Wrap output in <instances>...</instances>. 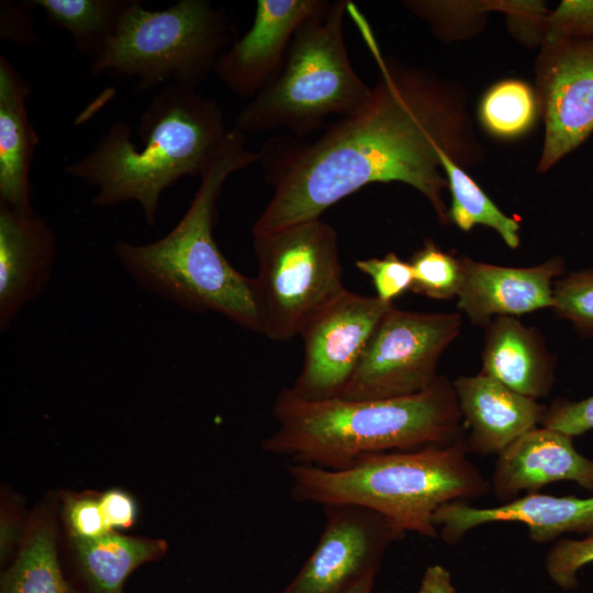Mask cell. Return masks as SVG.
Segmentation results:
<instances>
[{
	"label": "cell",
	"instance_id": "20",
	"mask_svg": "<svg viewBox=\"0 0 593 593\" xmlns=\"http://www.w3.org/2000/svg\"><path fill=\"white\" fill-rule=\"evenodd\" d=\"M482 373L532 399L548 394L555 365L538 333L514 316H497L486 325Z\"/></svg>",
	"mask_w": 593,
	"mask_h": 593
},
{
	"label": "cell",
	"instance_id": "17",
	"mask_svg": "<svg viewBox=\"0 0 593 593\" xmlns=\"http://www.w3.org/2000/svg\"><path fill=\"white\" fill-rule=\"evenodd\" d=\"M560 481L593 491V460L579 454L573 437L548 427L525 433L497 455L490 486L503 503L522 491L537 492Z\"/></svg>",
	"mask_w": 593,
	"mask_h": 593
},
{
	"label": "cell",
	"instance_id": "31",
	"mask_svg": "<svg viewBox=\"0 0 593 593\" xmlns=\"http://www.w3.org/2000/svg\"><path fill=\"white\" fill-rule=\"evenodd\" d=\"M545 24V35L593 40V0H563Z\"/></svg>",
	"mask_w": 593,
	"mask_h": 593
},
{
	"label": "cell",
	"instance_id": "7",
	"mask_svg": "<svg viewBox=\"0 0 593 593\" xmlns=\"http://www.w3.org/2000/svg\"><path fill=\"white\" fill-rule=\"evenodd\" d=\"M228 40V15L210 0H179L164 10L131 0L90 68L94 75L135 79L138 90L160 85L197 90L214 71Z\"/></svg>",
	"mask_w": 593,
	"mask_h": 593
},
{
	"label": "cell",
	"instance_id": "2",
	"mask_svg": "<svg viewBox=\"0 0 593 593\" xmlns=\"http://www.w3.org/2000/svg\"><path fill=\"white\" fill-rule=\"evenodd\" d=\"M222 108L194 89L164 86L143 112L138 137L114 121L93 149L65 171L96 187V208L137 202L149 226H155L163 193L187 176H200L214 163L227 139Z\"/></svg>",
	"mask_w": 593,
	"mask_h": 593
},
{
	"label": "cell",
	"instance_id": "8",
	"mask_svg": "<svg viewBox=\"0 0 593 593\" xmlns=\"http://www.w3.org/2000/svg\"><path fill=\"white\" fill-rule=\"evenodd\" d=\"M264 332L284 342L346 288L336 231L321 219L253 236Z\"/></svg>",
	"mask_w": 593,
	"mask_h": 593
},
{
	"label": "cell",
	"instance_id": "23",
	"mask_svg": "<svg viewBox=\"0 0 593 593\" xmlns=\"http://www.w3.org/2000/svg\"><path fill=\"white\" fill-rule=\"evenodd\" d=\"M0 593H78L61 570L55 529L47 518H36L15 560L1 577Z\"/></svg>",
	"mask_w": 593,
	"mask_h": 593
},
{
	"label": "cell",
	"instance_id": "35",
	"mask_svg": "<svg viewBox=\"0 0 593 593\" xmlns=\"http://www.w3.org/2000/svg\"><path fill=\"white\" fill-rule=\"evenodd\" d=\"M418 593H456L449 571L440 564L429 566L423 574Z\"/></svg>",
	"mask_w": 593,
	"mask_h": 593
},
{
	"label": "cell",
	"instance_id": "32",
	"mask_svg": "<svg viewBox=\"0 0 593 593\" xmlns=\"http://www.w3.org/2000/svg\"><path fill=\"white\" fill-rule=\"evenodd\" d=\"M574 437L593 429V395L581 401L557 400L541 425Z\"/></svg>",
	"mask_w": 593,
	"mask_h": 593
},
{
	"label": "cell",
	"instance_id": "21",
	"mask_svg": "<svg viewBox=\"0 0 593 593\" xmlns=\"http://www.w3.org/2000/svg\"><path fill=\"white\" fill-rule=\"evenodd\" d=\"M74 550L87 593H123L128 575L164 555L166 544L112 530L97 539L74 540Z\"/></svg>",
	"mask_w": 593,
	"mask_h": 593
},
{
	"label": "cell",
	"instance_id": "29",
	"mask_svg": "<svg viewBox=\"0 0 593 593\" xmlns=\"http://www.w3.org/2000/svg\"><path fill=\"white\" fill-rule=\"evenodd\" d=\"M356 267L371 278L376 296L382 302L393 303L394 299L412 289L413 270L410 262L392 251L382 258L357 260Z\"/></svg>",
	"mask_w": 593,
	"mask_h": 593
},
{
	"label": "cell",
	"instance_id": "28",
	"mask_svg": "<svg viewBox=\"0 0 593 593\" xmlns=\"http://www.w3.org/2000/svg\"><path fill=\"white\" fill-rule=\"evenodd\" d=\"M593 562V535L583 539H560L548 551L545 566L549 578L563 590L578 586V571Z\"/></svg>",
	"mask_w": 593,
	"mask_h": 593
},
{
	"label": "cell",
	"instance_id": "4",
	"mask_svg": "<svg viewBox=\"0 0 593 593\" xmlns=\"http://www.w3.org/2000/svg\"><path fill=\"white\" fill-rule=\"evenodd\" d=\"M245 134L231 127L214 163L181 220L161 238L134 244L119 239L113 251L142 289L192 313H217L240 327L262 334L258 286L236 270L219 248L213 228L217 201L227 178L255 163L259 153L246 148Z\"/></svg>",
	"mask_w": 593,
	"mask_h": 593
},
{
	"label": "cell",
	"instance_id": "18",
	"mask_svg": "<svg viewBox=\"0 0 593 593\" xmlns=\"http://www.w3.org/2000/svg\"><path fill=\"white\" fill-rule=\"evenodd\" d=\"M469 434V452L499 455L518 437L541 425L547 407L480 372L454 383Z\"/></svg>",
	"mask_w": 593,
	"mask_h": 593
},
{
	"label": "cell",
	"instance_id": "34",
	"mask_svg": "<svg viewBox=\"0 0 593 593\" xmlns=\"http://www.w3.org/2000/svg\"><path fill=\"white\" fill-rule=\"evenodd\" d=\"M105 523L110 530L128 528L137 516L134 499L123 490L111 489L99 497Z\"/></svg>",
	"mask_w": 593,
	"mask_h": 593
},
{
	"label": "cell",
	"instance_id": "30",
	"mask_svg": "<svg viewBox=\"0 0 593 593\" xmlns=\"http://www.w3.org/2000/svg\"><path fill=\"white\" fill-rule=\"evenodd\" d=\"M65 518L74 540L97 539L112 532L105 523L99 497L68 496L65 501Z\"/></svg>",
	"mask_w": 593,
	"mask_h": 593
},
{
	"label": "cell",
	"instance_id": "14",
	"mask_svg": "<svg viewBox=\"0 0 593 593\" xmlns=\"http://www.w3.org/2000/svg\"><path fill=\"white\" fill-rule=\"evenodd\" d=\"M56 250V234L44 217L0 202L1 332L45 291Z\"/></svg>",
	"mask_w": 593,
	"mask_h": 593
},
{
	"label": "cell",
	"instance_id": "33",
	"mask_svg": "<svg viewBox=\"0 0 593 593\" xmlns=\"http://www.w3.org/2000/svg\"><path fill=\"white\" fill-rule=\"evenodd\" d=\"M0 36L19 46H30L37 42L31 9L24 2L1 1Z\"/></svg>",
	"mask_w": 593,
	"mask_h": 593
},
{
	"label": "cell",
	"instance_id": "6",
	"mask_svg": "<svg viewBox=\"0 0 593 593\" xmlns=\"http://www.w3.org/2000/svg\"><path fill=\"white\" fill-rule=\"evenodd\" d=\"M348 2L328 1L301 24L279 74L240 109L234 127L284 128L303 138L365 102L371 87L354 70L344 38Z\"/></svg>",
	"mask_w": 593,
	"mask_h": 593
},
{
	"label": "cell",
	"instance_id": "24",
	"mask_svg": "<svg viewBox=\"0 0 593 593\" xmlns=\"http://www.w3.org/2000/svg\"><path fill=\"white\" fill-rule=\"evenodd\" d=\"M440 164L451 195L449 222L465 232L475 225H485L495 230L508 247L517 248L521 242L518 221L503 213L447 153L440 154Z\"/></svg>",
	"mask_w": 593,
	"mask_h": 593
},
{
	"label": "cell",
	"instance_id": "11",
	"mask_svg": "<svg viewBox=\"0 0 593 593\" xmlns=\"http://www.w3.org/2000/svg\"><path fill=\"white\" fill-rule=\"evenodd\" d=\"M393 303L345 289L300 333L303 363L291 391L306 401L339 396Z\"/></svg>",
	"mask_w": 593,
	"mask_h": 593
},
{
	"label": "cell",
	"instance_id": "22",
	"mask_svg": "<svg viewBox=\"0 0 593 593\" xmlns=\"http://www.w3.org/2000/svg\"><path fill=\"white\" fill-rule=\"evenodd\" d=\"M131 0H27L48 23L65 30L75 49L91 61L114 35Z\"/></svg>",
	"mask_w": 593,
	"mask_h": 593
},
{
	"label": "cell",
	"instance_id": "13",
	"mask_svg": "<svg viewBox=\"0 0 593 593\" xmlns=\"http://www.w3.org/2000/svg\"><path fill=\"white\" fill-rule=\"evenodd\" d=\"M327 2L258 0L250 29L220 57L217 78L239 98H254L279 74L301 24Z\"/></svg>",
	"mask_w": 593,
	"mask_h": 593
},
{
	"label": "cell",
	"instance_id": "12",
	"mask_svg": "<svg viewBox=\"0 0 593 593\" xmlns=\"http://www.w3.org/2000/svg\"><path fill=\"white\" fill-rule=\"evenodd\" d=\"M316 547L280 593H344L376 578L387 549L404 537L383 515L359 505L323 506Z\"/></svg>",
	"mask_w": 593,
	"mask_h": 593
},
{
	"label": "cell",
	"instance_id": "25",
	"mask_svg": "<svg viewBox=\"0 0 593 593\" xmlns=\"http://www.w3.org/2000/svg\"><path fill=\"white\" fill-rule=\"evenodd\" d=\"M539 114L533 88L517 79L493 85L482 97L479 118L483 127L501 138L518 137L528 132Z\"/></svg>",
	"mask_w": 593,
	"mask_h": 593
},
{
	"label": "cell",
	"instance_id": "10",
	"mask_svg": "<svg viewBox=\"0 0 593 593\" xmlns=\"http://www.w3.org/2000/svg\"><path fill=\"white\" fill-rule=\"evenodd\" d=\"M535 74L545 123L537 171L546 172L593 132V40L545 35Z\"/></svg>",
	"mask_w": 593,
	"mask_h": 593
},
{
	"label": "cell",
	"instance_id": "36",
	"mask_svg": "<svg viewBox=\"0 0 593 593\" xmlns=\"http://www.w3.org/2000/svg\"><path fill=\"white\" fill-rule=\"evenodd\" d=\"M376 578H368L344 593H371Z\"/></svg>",
	"mask_w": 593,
	"mask_h": 593
},
{
	"label": "cell",
	"instance_id": "3",
	"mask_svg": "<svg viewBox=\"0 0 593 593\" xmlns=\"http://www.w3.org/2000/svg\"><path fill=\"white\" fill-rule=\"evenodd\" d=\"M277 428L262 441L291 463L340 470L371 454L446 446L462 438L458 399L445 377L405 396L306 401L290 388L273 402Z\"/></svg>",
	"mask_w": 593,
	"mask_h": 593
},
{
	"label": "cell",
	"instance_id": "15",
	"mask_svg": "<svg viewBox=\"0 0 593 593\" xmlns=\"http://www.w3.org/2000/svg\"><path fill=\"white\" fill-rule=\"evenodd\" d=\"M433 521L438 536L447 544L459 541L478 526L495 522L522 523L534 542L546 544L567 533L593 535V496L581 499L534 492L483 508L455 501L441 505Z\"/></svg>",
	"mask_w": 593,
	"mask_h": 593
},
{
	"label": "cell",
	"instance_id": "27",
	"mask_svg": "<svg viewBox=\"0 0 593 593\" xmlns=\"http://www.w3.org/2000/svg\"><path fill=\"white\" fill-rule=\"evenodd\" d=\"M552 309L579 332L593 333V267L555 280Z\"/></svg>",
	"mask_w": 593,
	"mask_h": 593
},
{
	"label": "cell",
	"instance_id": "16",
	"mask_svg": "<svg viewBox=\"0 0 593 593\" xmlns=\"http://www.w3.org/2000/svg\"><path fill=\"white\" fill-rule=\"evenodd\" d=\"M462 283L458 309L473 324L486 326L497 316H516L553 305V279L564 272L555 257L533 267H504L460 258Z\"/></svg>",
	"mask_w": 593,
	"mask_h": 593
},
{
	"label": "cell",
	"instance_id": "5",
	"mask_svg": "<svg viewBox=\"0 0 593 593\" xmlns=\"http://www.w3.org/2000/svg\"><path fill=\"white\" fill-rule=\"evenodd\" d=\"M468 452L462 438L446 446L367 455L340 470L291 463L290 493L300 503L367 507L404 535L436 538L433 517L441 505L481 497L490 489Z\"/></svg>",
	"mask_w": 593,
	"mask_h": 593
},
{
	"label": "cell",
	"instance_id": "9",
	"mask_svg": "<svg viewBox=\"0 0 593 593\" xmlns=\"http://www.w3.org/2000/svg\"><path fill=\"white\" fill-rule=\"evenodd\" d=\"M460 325L458 313H421L393 306L378 324L337 398L384 399L428 389L438 379L440 356L458 336Z\"/></svg>",
	"mask_w": 593,
	"mask_h": 593
},
{
	"label": "cell",
	"instance_id": "1",
	"mask_svg": "<svg viewBox=\"0 0 593 593\" xmlns=\"http://www.w3.org/2000/svg\"><path fill=\"white\" fill-rule=\"evenodd\" d=\"M351 19L378 64L379 79L358 109L328 124L313 142L286 135L264 143L259 163L273 193L251 236L321 219L336 202L374 182L413 187L448 224L440 154L462 168L483 159L467 91L427 68L384 57L361 12Z\"/></svg>",
	"mask_w": 593,
	"mask_h": 593
},
{
	"label": "cell",
	"instance_id": "26",
	"mask_svg": "<svg viewBox=\"0 0 593 593\" xmlns=\"http://www.w3.org/2000/svg\"><path fill=\"white\" fill-rule=\"evenodd\" d=\"M409 262L413 270L411 290L438 300L458 295L462 283L460 258L444 251L434 242L426 240Z\"/></svg>",
	"mask_w": 593,
	"mask_h": 593
},
{
	"label": "cell",
	"instance_id": "19",
	"mask_svg": "<svg viewBox=\"0 0 593 593\" xmlns=\"http://www.w3.org/2000/svg\"><path fill=\"white\" fill-rule=\"evenodd\" d=\"M29 81L0 56V202L31 211L30 170L38 137L29 119Z\"/></svg>",
	"mask_w": 593,
	"mask_h": 593
}]
</instances>
